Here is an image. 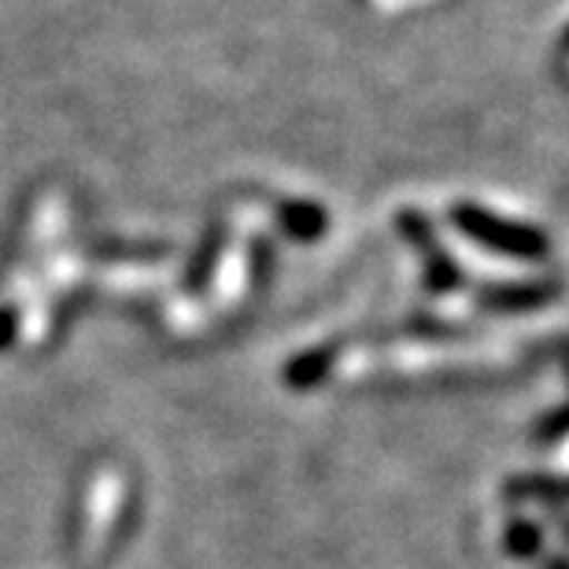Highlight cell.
<instances>
[{
	"mask_svg": "<svg viewBox=\"0 0 569 569\" xmlns=\"http://www.w3.org/2000/svg\"><path fill=\"white\" fill-rule=\"evenodd\" d=\"M403 230L411 233L415 241L426 248V256L432 259V284H440V289H448V284L455 281V270H451L448 259H443V256L437 252V244L429 241V233H426V226L418 222V214H403Z\"/></svg>",
	"mask_w": 569,
	"mask_h": 569,
	"instance_id": "obj_2",
	"label": "cell"
},
{
	"mask_svg": "<svg viewBox=\"0 0 569 569\" xmlns=\"http://www.w3.org/2000/svg\"><path fill=\"white\" fill-rule=\"evenodd\" d=\"M284 226H289V233L311 241V237L326 233V211L315 203H292V208H284Z\"/></svg>",
	"mask_w": 569,
	"mask_h": 569,
	"instance_id": "obj_3",
	"label": "cell"
},
{
	"mask_svg": "<svg viewBox=\"0 0 569 569\" xmlns=\"http://www.w3.org/2000/svg\"><path fill=\"white\" fill-rule=\"evenodd\" d=\"M455 226H459L466 237H473V241H481L485 248H492V252L521 256V259L548 256V237H543L540 230L496 219V214H488L481 208H466V203L462 208H455Z\"/></svg>",
	"mask_w": 569,
	"mask_h": 569,
	"instance_id": "obj_1",
	"label": "cell"
}]
</instances>
